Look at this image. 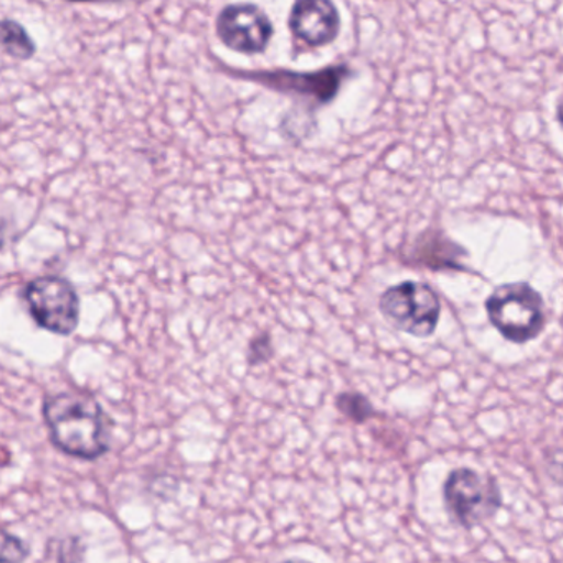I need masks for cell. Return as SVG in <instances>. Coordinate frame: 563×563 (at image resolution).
<instances>
[{
	"label": "cell",
	"mask_w": 563,
	"mask_h": 563,
	"mask_svg": "<svg viewBox=\"0 0 563 563\" xmlns=\"http://www.w3.org/2000/svg\"><path fill=\"white\" fill-rule=\"evenodd\" d=\"M42 415L52 443L67 456L95 461L110 451V415L91 391L74 388L48 395Z\"/></svg>",
	"instance_id": "cell-1"
},
{
	"label": "cell",
	"mask_w": 563,
	"mask_h": 563,
	"mask_svg": "<svg viewBox=\"0 0 563 563\" xmlns=\"http://www.w3.org/2000/svg\"><path fill=\"white\" fill-rule=\"evenodd\" d=\"M486 311L490 324L512 344L532 342L547 325L545 302L529 283L497 286L486 299Z\"/></svg>",
	"instance_id": "cell-2"
},
{
	"label": "cell",
	"mask_w": 563,
	"mask_h": 563,
	"mask_svg": "<svg viewBox=\"0 0 563 563\" xmlns=\"http://www.w3.org/2000/svg\"><path fill=\"white\" fill-rule=\"evenodd\" d=\"M443 500L451 519L467 530L493 519L503 507L497 481L473 467H457L448 474Z\"/></svg>",
	"instance_id": "cell-3"
},
{
	"label": "cell",
	"mask_w": 563,
	"mask_h": 563,
	"mask_svg": "<svg viewBox=\"0 0 563 563\" xmlns=\"http://www.w3.org/2000/svg\"><path fill=\"white\" fill-rule=\"evenodd\" d=\"M378 309L385 321L397 331L417 339L431 338L441 318V301L427 283L407 282L390 286L378 301Z\"/></svg>",
	"instance_id": "cell-4"
},
{
	"label": "cell",
	"mask_w": 563,
	"mask_h": 563,
	"mask_svg": "<svg viewBox=\"0 0 563 563\" xmlns=\"http://www.w3.org/2000/svg\"><path fill=\"white\" fill-rule=\"evenodd\" d=\"M24 301L32 319L45 331L67 338L80 325V296L64 276L31 279L24 288Z\"/></svg>",
	"instance_id": "cell-5"
},
{
	"label": "cell",
	"mask_w": 563,
	"mask_h": 563,
	"mask_svg": "<svg viewBox=\"0 0 563 563\" xmlns=\"http://www.w3.org/2000/svg\"><path fill=\"white\" fill-rule=\"evenodd\" d=\"M243 77L279 93H295L309 98L318 104H328L338 97L344 80L351 77L345 65L322 68L314 74H298L289 70L246 71Z\"/></svg>",
	"instance_id": "cell-6"
},
{
	"label": "cell",
	"mask_w": 563,
	"mask_h": 563,
	"mask_svg": "<svg viewBox=\"0 0 563 563\" xmlns=\"http://www.w3.org/2000/svg\"><path fill=\"white\" fill-rule=\"evenodd\" d=\"M275 29L268 15L255 4L227 5L217 18V35L230 51L243 55L262 54Z\"/></svg>",
	"instance_id": "cell-7"
},
{
	"label": "cell",
	"mask_w": 563,
	"mask_h": 563,
	"mask_svg": "<svg viewBox=\"0 0 563 563\" xmlns=\"http://www.w3.org/2000/svg\"><path fill=\"white\" fill-rule=\"evenodd\" d=\"M341 18L332 0H296L289 29L309 47H324L339 35Z\"/></svg>",
	"instance_id": "cell-8"
},
{
	"label": "cell",
	"mask_w": 563,
	"mask_h": 563,
	"mask_svg": "<svg viewBox=\"0 0 563 563\" xmlns=\"http://www.w3.org/2000/svg\"><path fill=\"white\" fill-rule=\"evenodd\" d=\"M467 255L470 253L460 243L453 242L446 233L434 229L420 233L411 249L415 265L423 266L431 272H470L463 263Z\"/></svg>",
	"instance_id": "cell-9"
},
{
	"label": "cell",
	"mask_w": 563,
	"mask_h": 563,
	"mask_svg": "<svg viewBox=\"0 0 563 563\" xmlns=\"http://www.w3.org/2000/svg\"><path fill=\"white\" fill-rule=\"evenodd\" d=\"M0 51L18 60H31L37 52L34 38L25 31L24 25L5 19L0 21Z\"/></svg>",
	"instance_id": "cell-10"
},
{
	"label": "cell",
	"mask_w": 563,
	"mask_h": 563,
	"mask_svg": "<svg viewBox=\"0 0 563 563\" xmlns=\"http://www.w3.org/2000/svg\"><path fill=\"white\" fill-rule=\"evenodd\" d=\"M335 410L354 424H364L377 415L372 401L358 391H342L335 397Z\"/></svg>",
	"instance_id": "cell-11"
},
{
	"label": "cell",
	"mask_w": 563,
	"mask_h": 563,
	"mask_svg": "<svg viewBox=\"0 0 563 563\" xmlns=\"http://www.w3.org/2000/svg\"><path fill=\"white\" fill-rule=\"evenodd\" d=\"M275 355V347H273V339L268 331L258 332L253 335L246 351V362L250 367H258V365L268 364Z\"/></svg>",
	"instance_id": "cell-12"
},
{
	"label": "cell",
	"mask_w": 563,
	"mask_h": 563,
	"mask_svg": "<svg viewBox=\"0 0 563 563\" xmlns=\"http://www.w3.org/2000/svg\"><path fill=\"white\" fill-rule=\"evenodd\" d=\"M29 553L31 549L21 537L0 529V562H24Z\"/></svg>",
	"instance_id": "cell-13"
},
{
	"label": "cell",
	"mask_w": 563,
	"mask_h": 563,
	"mask_svg": "<svg viewBox=\"0 0 563 563\" xmlns=\"http://www.w3.org/2000/svg\"><path fill=\"white\" fill-rule=\"evenodd\" d=\"M68 2H74V4H80V2H84V4H91V2H101V0H68Z\"/></svg>",
	"instance_id": "cell-14"
}]
</instances>
